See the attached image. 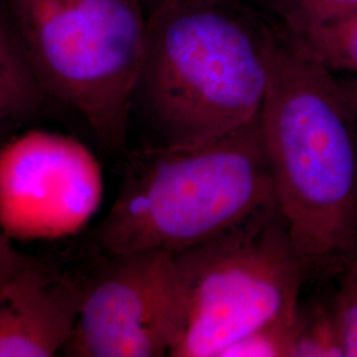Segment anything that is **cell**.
<instances>
[{"instance_id": "1", "label": "cell", "mask_w": 357, "mask_h": 357, "mask_svg": "<svg viewBox=\"0 0 357 357\" xmlns=\"http://www.w3.org/2000/svg\"><path fill=\"white\" fill-rule=\"evenodd\" d=\"M259 116L277 202L308 281L339 280L357 255V107L344 81L280 24Z\"/></svg>"}, {"instance_id": "2", "label": "cell", "mask_w": 357, "mask_h": 357, "mask_svg": "<svg viewBox=\"0 0 357 357\" xmlns=\"http://www.w3.org/2000/svg\"><path fill=\"white\" fill-rule=\"evenodd\" d=\"M275 26L240 0H159L134 96L146 146L193 144L243 126L268 90Z\"/></svg>"}, {"instance_id": "3", "label": "cell", "mask_w": 357, "mask_h": 357, "mask_svg": "<svg viewBox=\"0 0 357 357\" xmlns=\"http://www.w3.org/2000/svg\"><path fill=\"white\" fill-rule=\"evenodd\" d=\"M277 203L259 114L206 141L128 153L101 224L105 255H176Z\"/></svg>"}, {"instance_id": "4", "label": "cell", "mask_w": 357, "mask_h": 357, "mask_svg": "<svg viewBox=\"0 0 357 357\" xmlns=\"http://www.w3.org/2000/svg\"><path fill=\"white\" fill-rule=\"evenodd\" d=\"M47 96L126 153L147 17L142 0H4Z\"/></svg>"}, {"instance_id": "5", "label": "cell", "mask_w": 357, "mask_h": 357, "mask_svg": "<svg viewBox=\"0 0 357 357\" xmlns=\"http://www.w3.org/2000/svg\"><path fill=\"white\" fill-rule=\"evenodd\" d=\"M174 257L178 320L171 357H220L245 335L299 312L308 277L278 202Z\"/></svg>"}, {"instance_id": "6", "label": "cell", "mask_w": 357, "mask_h": 357, "mask_svg": "<svg viewBox=\"0 0 357 357\" xmlns=\"http://www.w3.org/2000/svg\"><path fill=\"white\" fill-rule=\"evenodd\" d=\"M102 168L89 147L29 130L0 147V227L17 241L75 236L102 205Z\"/></svg>"}, {"instance_id": "7", "label": "cell", "mask_w": 357, "mask_h": 357, "mask_svg": "<svg viewBox=\"0 0 357 357\" xmlns=\"http://www.w3.org/2000/svg\"><path fill=\"white\" fill-rule=\"evenodd\" d=\"M85 284L66 356H169L178 320L175 257L109 255Z\"/></svg>"}, {"instance_id": "8", "label": "cell", "mask_w": 357, "mask_h": 357, "mask_svg": "<svg viewBox=\"0 0 357 357\" xmlns=\"http://www.w3.org/2000/svg\"><path fill=\"white\" fill-rule=\"evenodd\" d=\"M85 286L32 262L0 282V357L64 352Z\"/></svg>"}, {"instance_id": "9", "label": "cell", "mask_w": 357, "mask_h": 357, "mask_svg": "<svg viewBox=\"0 0 357 357\" xmlns=\"http://www.w3.org/2000/svg\"><path fill=\"white\" fill-rule=\"evenodd\" d=\"M47 97L4 0H0V123L36 113Z\"/></svg>"}, {"instance_id": "10", "label": "cell", "mask_w": 357, "mask_h": 357, "mask_svg": "<svg viewBox=\"0 0 357 357\" xmlns=\"http://www.w3.org/2000/svg\"><path fill=\"white\" fill-rule=\"evenodd\" d=\"M287 33L315 61L333 73H357V10Z\"/></svg>"}, {"instance_id": "11", "label": "cell", "mask_w": 357, "mask_h": 357, "mask_svg": "<svg viewBox=\"0 0 357 357\" xmlns=\"http://www.w3.org/2000/svg\"><path fill=\"white\" fill-rule=\"evenodd\" d=\"M294 357H345L332 305L299 308Z\"/></svg>"}, {"instance_id": "12", "label": "cell", "mask_w": 357, "mask_h": 357, "mask_svg": "<svg viewBox=\"0 0 357 357\" xmlns=\"http://www.w3.org/2000/svg\"><path fill=\"white\" fill-rule=\"evenodd\" d=\"M278 19V24L295 33L357 10V0H257Z\"/></svg>"}, {"instance_id": "13", "label": "cell", "mask_w": 357, "mask_h": 357, "mask_svg": "<svg viewBox=\"0 0 357 357\" xmlns=\"http://www.w3.org/2000/svg\"><path fill=\"white\" fill-rule=\"evenodd\" d=\"M298 315L294 319L268 323L245 335L225 348L220 357H294Z\"/></svg>"}, {"instance_id": "14", "label": "cell", "mask_w": 357, "mask_h": 357, "mask_svg": "<svg viewBox=\"0 0 357 357\" xmlns=\"http://www.w3.org/2000/svg\"><path fill=\"white\" fill-rule=\"evenodd\" d=\"M337 281L340 287L332 307L342 333L345 357H357V255Z\"/></svg>"}, {"instance_id": "15", "label": "cell", "mask_w": 357, "mask_h": 357, "mask_svg": "<svg viewBox=\"0 0 357 357\" xmlns=\"http://www.w3.org/2000/svg\"><path fill=\"white\" fill-rule=\"evenodd\" d=\"M32 262L33 259L20 253L13 246V240L0 227V282L6 281L15 273L26 268Z\"/></svg>"}, {"instance_id": "16", "label": "cell", "mask_w": 357, "mask_h": 357, "mask_svg": "<svg viewBox=\"0 0 357 357\" xmlns=\"http://www.w3.org/2000/svg\"><path fill=\"white\" fill-rule=\"evenodd\" d=\"M345 88L348 90L351 98L354 100V102L356 105L357 107V79L356 78H352V79H345L344 81Z\"/></svg>"}]
</instances>
